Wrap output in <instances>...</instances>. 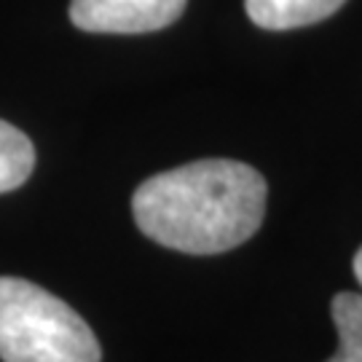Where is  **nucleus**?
I'll return each mask as SVG.
<instances>
[{
  "mask_svg": "<svg viewBox=\"0 0 362 362\" xmlns=\"http://www.w3.org/2000/svg\"><path fill=\"white\" fill-rule=\"evenodd\" d=\"M188 0H73L70 22L86 33L137 35L180 19Z\"/></svg>",
  "mask_w": 362,
  "mask_h": 362,
  "instance_id": "7ed1b4c3",
  "label": "nucleus"
},
{
  "mask_svg": "<svg viewBox=\"0 0 362 362\" xmlns=\"http://www.w3.org/2000/svg\"><path fill=\"white\" fill-rule=\"evenodd\" d=\"M0 360L100 362L103 349L62 298L19 276H0Z\"/></svg>",
  "mask_w": 362,
  "mask_h": 362,
  "instance_id": "f03ea898",
  "label": "nucleus"
},
{
  "mask_svg": "<svg viewBox=\"0 0 362 362\" xmlns=\"http://www.w3.org/2000/svg\"><path fill=\"white\" fill-rule=\"evenodd\" d=\"M266 180L231 158H202L153 175L134 191L137 228L156 245L218 255L245 245L266 218Z\"/></svg>",
  "mask_w": 362,
  "mask_h": 362,
  "instance_id": "f257e3e1",
  "label": "nucleus"
},
{
  "mask_svg": "<svg viewBox=\"0 0 362 362\" xmlns=\"http://www.w3.org/2000/svg\"><path fill=\"white\" fill-rule=\"evenodd\" d=\"M354 276H357V282L362 285V247L357 250V255H354Z\"/></svg>",
  "mask_w": 362,
  "mask_h": 362,
  "instance_id": "0eeeda50",
  "label": "nucleus"
},
{
  "mask_svg": "<svg viewBox=\"0 0 362 362\" xmlns=\"http://www.w3.org/2000/svg\"><path fill=\"white\" fill-rule=\"evenodd\" d=\"M346 0H245L247 16L263 30H296L317 25Z\"/></svg>",
  "mask_w": 362,
  "mask_h": 362,
  "instance_id": "20e7f679",
  "label": "nucleus"
},
{
  "mask_svg": "<svg viewBox=\"0 0 362 362\" xmlns=\"http://www.w3.org/2000/svg\"><path fill=\"white\" fill-rule=\"evenodd\" d=\"M35 167V148L25 132L0 121V194L16 191Z\"/></svg>",
  "mask_w": 362,
  "mask_h": 362,
  "instance_id": "39448f33",
  "label": "nucleus"
},
{
  "mask_svg": "<svg viewBox=\"0 0 362 362\" xmlns=\"http://www.w3.org/2000/svg\"><path fill=\"white\" fill-rule=\"evenodd\" d=\"M338 330V349L325 362H362V296L338 293L330 303Z\"/></svg>",
  "mask_w": 362,
  "mask_h": 362,
  "instance_id": "423d86ee",
  "label": "nucleus"
}]
</instances>
